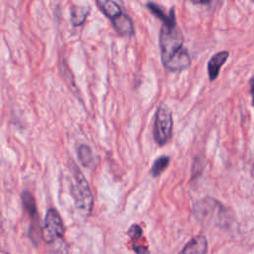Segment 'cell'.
I'll return each mask as SVG.
<instances>
[{"instance_id":"cell-4","label":"cell","mask_w":254,"mask_h":254,"mask_svg":"<svg viewBox=\"0 0 254 254\" xmlns=\"http://www.w3.org/2000/svg\"><path fill=\"white\" fill-rule=\"evenodd\" d=\"M173 124L171 110L165 104H161L155 114L153 129L154 139L159 146H164L170 141L173 133Z\"/></svg>"},{"instance_id":"cell-10","label":"cell","mask_w":254,"mask_h":254,"mask_svg":"<svg viewBox=\"0 0 254 254\" xmlns=\"http://www.w3.org/2000/svg\"><path fill=\"white\" fill-rule=\"evenodd\" d=\"M22 203H23L24 209L26 210V212L28 213V215L31 219L33 233H35L34 229L39 224V215H38V210H37V205H36L35 199H34L33 195L27 190L22 192Z\"/></svg>"},{"instance_id":"cell-5","label":"cell","mask_w":254,"mask_h":254,"mask_svg":"<svg viewBox=\"0 0 254 254\" xmlns=\"http://www.w3.org/2000/svg\"><path fill=\"white\" fill-rule=\"evenodd\" d=\"M42 235L47 243H53L64 235V227L59 212L50 208L45 216Z\"/></svg>"},{"instance_id":"cell-15","label":"cell","mask_w":254,"mask_h":254,"mask_svg":"<svg viewBox=\"0 0 254 254\" xmlns=\"http://www.w3.org/2000/svg\"><path fill=\"white\" fill-rule=\"evenodd\" d=\"M170 163V158L168 156H160L158 157L155 162L153 163V166L151 168V175L153 177H158L162 172H164L167 167L169 166Z\"/></svg>"},{"instance_id":"cell-11","label":"cell","mask_w":254,"mask_h":254,"mask_svg":"<svg viewBox=\"0 0 254 254\" xmlns=\"http://www.w3.org/2000/svg\"><path fill=\"white\" fill-rule=\"evenodd\" d=\"M147 7L150 12H152L157 18H159L163 22V25H176L177 24L175 10L173 8L170 9L169 12H167L162 6H160L156 3H153V2H149L147 4Z\"/></svg>"},{"instance_id":"cell-6","label":"cell","mask_w":254,"mask_h":254,"mask_svg":"<svg viewBox=\"0 0 254 254\" xmlns=\"http://www.w3.org/2000/svg\"><path fill=\"white\" fill-rule=\"evenodd\" d=\"M190 56L188 50L184 48L163 64L170 71H182L190 65Z\"/></svg>"},{"instance_id":"cell-17","label":"cell","mask_w":254,"mask_h":254,"mask_svg":"<svg viewBox=\"0 0 254 254\" xmlns=\"http://www.w3.org/2000/svg\"><path fill=\"white\" fill-rule=\"evenodd\" d=\"M192 3H194V4H207L209 2L208 1H192Z\"/></svg>"},{"instance_id":"cell-7","label":"cell","mask_w":254,"mask_h":254,"mask_svg":"<svg viewBox=\"0 0 254 254\" xmlns=\"http://www.w3.org/2000/svg\"><path fill=\"white\" fill-rule=\"evenodd\" d=\"M207 240L203 235H196L192 237L183 247L179 254H206Z\"/></svg>"},{"instance_id":"cell-9","label":"cell","mask_w":254,"mask_h":254,"mask_svg":"<svg viewBox=\"0 0 254 254\" xmlns=\"http://www.w3.org/2000/svg\"><path fill=\"white\" fill-rule=\"evenodd\" d=\"M229 53L227 51H220L216 54H214L207 64V71H208V77L211 81H213L219 74V70L223 64L228 59Z\"/></svg>"},{"instance_id":"cell-12","label":"cell","mask_w":254,"mask_h":254,"mask_svg":"<svg viewBox=\"0 0 254 254\" xmlns=\"http://www.w3.org/2000/svg\"><path fill=\"white\" fill-rule=\"evenodd\" d=\"M97 7L100 9V11L111 21L115 19L117 16H119L122 13V10L118 3L114 1H107V0H97L96 1Z\"/></svg>"},{"instance_id":"cell-16","label":"cell","mask_w":254,"mask_h":254,"mask_svg":"<svg viewBox=\"0 0 254 254\" xmlns=\"http://www.w3.org/2000/svg\"><path fill=\"white\" fill-rule=\"evenodd\" d=\"M249 84H250V93H251L252 105L254 106V76L249 79Z\"/></svg>"},{"instance_id":"cell-14","label":"cell","mask_w":254,"mask_h":254,"mask_svg":"<svg viewBox=\"0 0 254 254\" xmlns=\"http://www.w3.org/2000/svg\"><path fill=\"white\" fill-rule=\"evenodd\" d=\"M77 156H78L80 163L84 167L91 168L95 165L93 153H92L90 147H88L87 145H84V144L79 145V147L77 149Z\"/></svg>"},{"instance_id":"cell-1","label":"cell","mask_w":254,"mask_h":254,"mask_svg":"<svg viewBox=\"0 0 254 254\" xmlns=\"http://www.w3.org/2000/svg\"><path fill=\"white\" fill-rule=\"evenodd\" d=\"M194 214L198 220L205 224L226 225L230 214L223 204L212 197H204L194 205Z\"/></svg>"},{"instance_id":"cell-3","label":"cell","mask_w":254,"mask_h":254,"mask_svg":"<svg viewBox=\"0 0 254 254\" xmlns=\"http://www.w3.org/2000/svg\"><path fill=\"white\" fill-rule=\"evenodd\" d=\"M73 179L74 183L71 184L70 189L75 206L83 215H88L93 206V196L89 185L81 171L77 168H74Z\"/></svg>"},{"instance_id":"cell-2","label":"cell","mask_w":254,"mask_h":254,"mask_svg":"<svg viewBox=\"0 0 254 254\" xmlns=\"http://www.w3.org/2000/svg\"><path fill=\"white\" fill-rule=\"evenodd\" d=\"M184 36L178 25H163L159 35V46L163 64L184 49Z\"/></svg>"},{"instance_id":"cell-18","label":"cell","mask_w":254,"mask_h":254,"mask_svg":"<svg viewBox=\"0 0 254 254\" xmlns=\"http://www.w3.org/2000/svg\"><path fill=\"white\" fill-rule=\"evenodd\" d=\"M253 169H254V164H253Z\"/></svg>"},{"instance_id":"cell-13","label":"cell","mask_w":254,"mask_h":254,"mask_svg":"<svg viewBox=\"0 0 254 254\" xmlns=\"http://www.w3.org/2000/svg\"><path fill=\"white\" fill-rule=\"evenodd\" d=\"M88 6H76L73 5L70 7V21L73 26H79L86 20L89 14Z\"/></svg>"},{"instance_id":"cell-8","label":"cell","mask_w":254,"mask_h":254,"mask_svg":"<svg viewBox=\"0 0 254 254\" xmlns=\"http://www.w3.org/2000/svg\"><path fill=\"white\" fill-rule=\"evenodd\" d=\"M111 22L114 29L119 35L125 36V37H131L134 35L135 29H134L133 21L129 15L122 12L119 16H117Z\"/></svg>"}]
</instances>
